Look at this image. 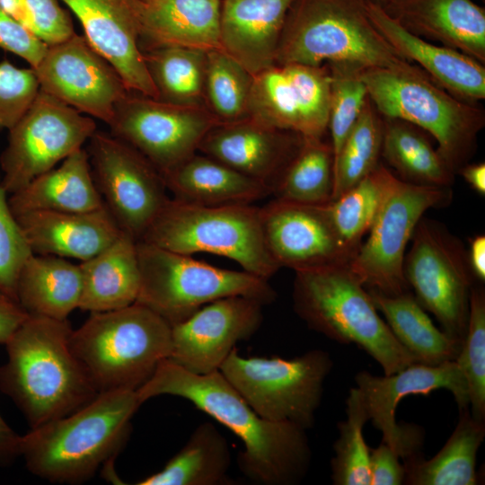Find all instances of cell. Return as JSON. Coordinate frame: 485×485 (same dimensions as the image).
Listing matches in <instances>:
<instances>
[{
    "label": "cell",
    "instance_id": "cell-1",
    "mask_svg": "<svg viewBox=\"0 0 485 485\" xmlns=\"http://www.w3.org/2000/svg\"><path fill=\"white\" fill-rule=\"evenodd\" d=\"M137 393L141 403L160 395L183 398L228 428L243 443L239 468L255 483L292 485L308 471L312 453L306 430L260 416L219 370L197 375L166 358Z\"/></svg>",
    "mask_w": 485,
    "mask_h": 485
},
{
    "label": "cell",
    "instance_id": "cell-2",
    "mask_svg": "<svg viewBox=\"0 0 485 485\" xmlns=\"http://www.w3.org/2000/svg\"><path fill=\"white\" fill-rule=\"evenodd\" d=\"M72 331L67 320L29 314L4 344L0 390L31 428L81 409L99 393L72 351Z\"/></svg>",
    "mask_w": 485,
    "mask_h": 485
},
{
    "label": "cell",
    "instance_id": "cell-3",
    "mask_svg": "<svg viewBox=\"0 0 485 485\" xmlns=\"http://www.w3.org/2000/svg\"><path fill=\"white\" fill-rule=\"evenodd\" d=\"M141 404L136 390L99 392L81 409L21 436L19 455L44 480L84 482L125 445Z\"/></svg>",
    "mask_w": 485,
    "mask_h": 485
},
{
    "label": "cell",
    "instance_id": "cell-4",
    "mask_svg": "<svg viewBox=\"0 0 485 485\" xmlns=\"http://www.w3.org/2000/svg\"><path fill=\"white\" fill-rule=\"evenodd\" d=\"M289 63L427 75L401 57L375 29L366 0H295L276 54V65Z\"/></svg>",
    "mask_w": 485,
    "mask_h": 485
},
{
    "label": "cell",
    "instance_id": "cell-5",
    "mask_svg": "<svg viewBox=\"0 0 485 485\" xmlns=\"http://www.w3.org/2000/svg\"><path fill=\"white\" fill-rule=\"evenodd\" d=\"M293 306L307 326L370 355L385 375L417 363L379 315L348 263L295 271Z\"/></svg>",
    "mask_w": 485,
    "mask_h": 485
},
{
    "label": "cell",
    "instance_id": "cell-6",
    "mask_svg": "<svg viewBox=\"0 0 485 485\" xmlns=\"http://www.w3.org/2000/svg\"><path fill=\"white\" fill-rule=\"evenodd\" d=\"M72 351L98 392L137 390L169 357L172 326L139 304L91 313L70 337Z\"/></svg>",
    "mask_w": 485,
    "mask_h": 485
},
{
    "label": "cell",
    "instance_id": "cell-7",
    "mask_svg": "<svg viewBox=\"0 0 485 485\" xmlns=\"http://www.w3.org/2000/svg\"><path fill=\"white\" fill-rule=\"evenodd\" d=\"M368 97L384 118L407 121L431 136L455 175L475 153L485 114L436 84L427 75L384 68H362Z\"/></svg>",
    "mask_w": 485,
    "mask_h": 485
},
{
    "label": "cell",
    "instance_id": "cell-8",
    "mask_svg": "<svg viewBox=\"0 0 485 485\" xmlns=\"http://www.w3.org/2000/svg\"><path fill=\"white\" fill-rule=\"evenodd\" d=\"M139 241L183 254L219 255L266 280L280 269L253 204L199 206L170 198Z\"/></svg>",
    "mask_w": 485,
    "mask_h": 485
},
{
    "label": "cell",
    "instance_id": "cell-9",
    "mask_svg": "<svg viewBox=\"0 0 485 485\" xmlns=\"http://www.w3.org/2000/svg\"><path fill=\"white\" fill-rule=\"evenodd\" d=\"M140 288L136 303L177 324L215 300L242 295L262 304L277 294L268 280L245 270H232L137 241Z\"/></svg>",
    "mask_w": 485,
    "mask_h": 485
},
{
    "label": "cell",
    "instance_id": "cell-10",
    "mask_svg": "<svg viewBox=\"0 0 485 485\" xmlns=\"http://www.w3.org/2000/svg\"><path fill=\"white\" fill-rule=\"evenodd\" d=\"M332 366L330 354L322 349L282 358L245 357L235 348L219 371L260 416L306 430L314 424Z\"/></svg>",
    "mask_w": 485,
    "mask_h": 485
},
{
    "label": "cell",
    "instance_id": "cell-11",
    "mask_svg": "<svg viewBox=\"0 0 485 485\" xmlns=\"http://www.w3.org/2000/svg\"><path fill=\"white\" fill-rule=\"evenodd\" d=\"M403 272L409 287L443 331L463 342L468 326L474 278L463 242L442 223L424 216L411 237Z\"/></svg>",
    "mask_w": 485,
    "mask_h": 485
},
{
    "label": "cell",
    "instance_id": "cell-12",
    "mask_svg": "<svg viewBox=\"0 0 485 485\" xmlns=\"http://www.w3.org/2000/svg\"><path fill=\"white\" fill-rule=\"evenodd\" d=\"M451 199V187L414 184L393 175L366 241L348 263L366 289L387 295L410 291L403 272L407 245L424 213Z\"/></svg>",
    "mask_w": 485,
    "mask_h": 485
},
{
    "label": "cell",
    "instance_id": "cell-13",
    "mask_svg": "<svg viewBox=\"0 0 485 485\" xmlns=\"http://www.w3.org/2000/svg\"><path fill=\"white\" fill-rule=\"evenodd\" d=\"M97 130L94 119L40 89L37 96L8 130V141L0 155L7 194L25 187L83 148Z\"/></svg>",
    "mask_w": 485,
    "mask_h": 485
},
{
    "label": "cell",
    "instance_id": "cell-14",
    "mask_svg": "<svg viewBox=\"0 0 485 485\" xmlns=\"http://www.w3.org/2000/svg\"><path fill=\"white\" fill-rule=\"evenodd\" d=\"M87 142L93 178L105 207L122 232L141 240L170 198L162 173L110 132L97 129Z\"/></svg>",
    "mask_w": 485,
    "mask_h": 485
},
{
    "label": "cell",
    "instance_id": "cell-15",
    "mask_svg": "<svg viewBox=\"0 0 485 485\" xmlns=\"http://www.w3.org/2000/svg\"><path fill=\"white\" fill-rule=\"evenodd\" d=\"M218 123L206 105L172 104L129 92L117 104L108 126L163 175L197 153Z\"/></svg>",
    "mask_w": 485,
    "mask_h": 485
},
{
    "label": "cell",
    "instance_id": "cell-16",
    "mask_svg": "<svg viewBox=\"0 0 485 485\" xmlns=\"http://www.w3.org/2000/svg\"><path fill=\"white\" fill-rule=\"evenodd\" d=\"M331 77L326 65H275L253 75L248 117L304 137L328 130Z\"/></svg>",
    "mask_w": 485,
    "mask_h": 485
},
{
    "label": "cell",
    "instance_id": "cell-17",
    "mask_svg": "<svg viewBox=\"0 0 485 485\" xmlns=\"http://www.w3.org/2000/svg\"><path fill=\"white\" fill-rule=\"evenodd\" d=\"M355 383L369 420L382 432V442L403 460L419 454L423 441L418 427L396 422V409L403 398L445 389L454 395L459 411L470 408L467 384L455 360L437 366L414 363L384 376L361 371Z\"/></svg>",
    "mask_w": 485,
    "mask_h": 485
},
{
    "label": "cell",
    "instance_id": "cell-18",
    "mask_svg": "<svg viewBox=\"0 0 485 485\" xmlns=\"http://www.w3.org/2000/svg\"><path fill=\"white\" fill-rule=\"evenodd\" d=\"M33 69L41 91L108 125L117 104L130 92L113 66L84 35L75 33L48 46Z\"/></svg>",
    "mask_w": 485,
    "mask_h": 485
},
{
    "label": "cell",
    "instance_id": "cell-19",
    "mask_svg": "<svg viewBox=\"0 0 485 485\" xmlns=\"http://www.w3.org/2000/svg\"><path fill=\"white\" fill-rule=\"evenodd\" d=\"M260 302L242 295L210 302L184 321L172 326L168 359L181 368L206 375L219 367L242 340L261 325Z\"/></svg>",
    "mask_w": 485,
    "mask_h": 485
},
{
    "label": "cell",
    "instance_id": "cell-20",
    "mask_svg": "<svg viewBox=\"0 0 485 485\" xmlns=\"http://www.w3.org/2000/svg\"><path fill=\"white\" fill-rule=\"evenodd\" d=\"M260 216L265 242L280 268L299 271L352 260L336 233L327 203L274 198L260 207Z\"/></svg>",
    "mask_w": 485,
    "mask_h": 485
},
{
    "label": "cell",
    "instance_id": "cell-21",
    "mask_svg": "<svg viewBox=\"0 0 485 485\" xmlns=\"http://www.w3.org/2000/svg\"><path fill=\"white\" fill-rule=\"evenodd\" d=\"M61 1L76 15L87 40L113 66L128 89L157 100L140 48L137 0Z\"/></svg>",
    "mask_w": 485,
    "mask_h": 485
},
{
    "label": "cell",
    "instance_id": "cell-22",
    "mask_svg": "<svg viewBox=\"0 0 485 485\" xmlns=\"http://www.w3.org/2000/svg\"><path fill=\"white\" fill-rule=\"evenodd\" d=\"M303 139L297 133L247 117L216 124L204 137L198 151L264 184L272 194Z\"/></svg>",
    "mask_w": 485,
    "mask_h": 485
},
{
    "label": "cell",
    "instance_id": "cell-23",
    "mask_svg": "<svg viewBox=\"0 0 485 485\" xmlns=\"http://www.w3.org/2000/svg\"><path fill=\"white\" fill-rule=\"evenodd\" d=\"M366 8L373 25L390 46L405 60L422 69L436 84L469 103L476 104L485 98L483 64L412 34L373 0H366Z\"/></svg>",
    "mask_w": 485,
    "mask_h": 485
},
{
    "label": "cell",
    "instance_id": "cell-24",
    "mask_svg": "<svg viewBox=\"0 0 485 485\" xmlns=\"http://www.w3.org/2000/svg\"><path fill=\"white\" fill-rule=\"evenodd\" d=\"M404 29L485 63V9L472 0H373Z\"/></svg>",
    "mask_w": 485,
    "mask_h": 485
},
{
    "label": "cell",
    "instance_id": "cell-25",
    "mask_svg": "<svg viewBox=\"0 0 485 485\" xmlns=\"http://www.w3.org/2000/svg\"><path fill=\"white\" fill-rule=\"evenodd\" d=\"M33 254L84 261L122 233L105 205L87 212L38 210L15 216Z\"/></svg>",
    "mask_w": 485,
    "mask_h": 485
},
{
    "label": "cell",
    "instance_id": "cell-26",
    "mask_svg": "<svg viewBox=\"0 0 485 485\" xmlns=\"http://www.w3.org/2000/svg\"><path fill=\"white\" fill-rule=\"evenodd\" d=\"M295 0H221L220 48L252 75L276 65L288 11Z\"/></svg>",
    "mask_w": 485,
    "mask_h": 485
},
{
    "label": "cell",
    "instance_id": "cell-27",
    "mask_svg": "<svg viewBox=\"0 0 485 485\" xmlns=\"http://www.w3.org/2000/svg\"><path fill=\"white\" fill-rule=\"evenodd\" d=\"M220 7L221 0H137L140 43H146L144 49L159 45L220 48Z\"/></svg>",
    "mask_w": 485,
    "mask_h": 485
},
{
    "label": "cell",
    "instance_id": "cell-28",
    "mask_svg": "<svg viewBox=\"0 0 485 485\" xmlns=\"http://www.w3.org/2000/svg\"><path fill=\"white\" fill-rule=\"evenodd\" d=\"M172 198L192 205L253 204L271 194L264 184L204 154L163 174Z\"/></svg>",
    "mask_w": 485,
    "mask_h": 485
},
{
    "label": "cell",
    "instance_id": "cell-29",
    "mask_svg": "<svg viewBox=\"0 0 485 485\" xmlns=\"http://www.w3.org/2000/svg\"><path fill=\"white\" fill-rule=\"evenodd\" d=\"M15 216L38 210L87 212L104 206L94 183L88 154L81 148L53 168L10 195Z\"/></svg>",
    "mask_w": 485,
    "mask_h": 485
},
{
    "label": "cell",
    "instance_id": "cell-30",
    "mask_svg": "<svg viewBox=\"0 0 485 485\" xmlns=\"http://www.w3.org/2000/svg\"><path fill=\"white\" fill-rule=\"evenodd\" d=\"M137 242L122 232L110 245L79 264L82 274L79 309L101 313L136 303L140 288Z\"/></svg>",
    "mask_w": 485,
    "mask_h": 485
},
{
    "label": "cell",
    "instance_id": "cell-31",
    "mask_svg": "<svg viewBox=\"0 0 485 485\" xmlns=\"http://www.w3.org/2000/svg\"><path fill=\"white\" fill-rule=\"evenodd\" d=\"M82 274L65 258L31 254L16 283V300L30 315L67 320L79 306Z\"/></svg>",
    "mask_w": 485,
    "mask_h": 485
},
{
    "label": "cell",
    "instance_id": "cell-32",
    "mask_svg": "<svg viewBox=\"0 0 485 485\" xmlns=\"http://www.w3.org/2000/svg\"><path fill=\"white\" fill-rule=\"evenodd\" d=\"M367 291L396 340L417 363L437 366L457 358L463 342L438 330L411 292L387 295Z\"/></svg>",
    "mask_w": 485,
    "mask_h": 485
},
{
    "label": "cell",
    "instance_id": "cell-33",
    "mask_svg": "<svg viewBox=\"0 0 485 485\" xmlns=\"http://www.w3.org/2000/svg\"><path fill=\"white\" fill-rule=\"evenodd\" d=\"M454 432L429 460L417 454L403 460V483L410 485H475L476 456L484 439L485 422L475 419L470 408L459 411Z\"/></svg>",
    "mask_w": 485,
    "mask_h": 485
},
{
    "label": "cell",
    "instance_id": "cell-34",
    "mask_svg": "<svg viewBox=\"0 0 485 485\" xmlns=\"http://www.w3.org/2000/svg\"><path fill=\"white\" fill-rule=\"evenodd\" d=\"M230 446L210 422L199 424L165 466L137 485H218L229 483Z\"/></svg>",
    "mask_w": 485,
    "mask_h": 485
},
{
    "label": "cell",
    "instance_id": "cell-35",
    "mask_svg": "<svg viewBox=\"0 0 485 485\" xmlns=\"http://www.w3.org/2000/svg\"><path fill=\"white\" fill-rule=\"evenodd\" d=\"M381 156L402 181L427 186L451 187L450 171L427 133L404 120L384 118Z\"/></svg>",
    "mask_w": 485,
    "mask_h": 485
},
{
    "label": "cell",
    "instance_id": "cell-36",
    "mask_svg": "<svg viewBox=\"0 0 485 485\" xmlns=\"http://www.w3.org/2000/svg\"><path fill=\"white\" fill-rule=\"evenodd\" d=\"M142 52L158 93L157 100L179 105H206L207 50L181 45H159Z\"/></svg>",
    "mask_w": 485,
    "mask_h": 485
},
{
    "label": "cell",
    "instance_id": "cell-37",
    "mask_svg": "<svg viewBox=\"0 0 485 485\" xmlns=\"http://www.w3.org/2000/svg\"><path fill=\"white\" fill-rule=\"evenodd\" d=\"M334 187L333 153L323 137H304L303 143L276 183L275 198L303 204H325Z\"/></svg>",
    "mask_w": 485,
    "mask_h": 485
},
{
    "label": "cell",
    "instance_id": "cell-38",
    "mask_svg": "<svg viewBox=\"0 0 485 485\" xmlns=\"http://www.w3.org/2000/svg\"><path fill=\"white\" fill-rule=\"evenodd\" d=\"M393 175L380 163L366 177L327 203L336 233L352 258L371 228Z\"/></svg>",
    "mask_w": 485,
    "mask_h": 485
},
{
    "label": "cell",
    "instance_id": "cell-39",
    "mask_svg": "<svg viewBox=\"0 0 485 485\" xmlns=\"http://www.w3.org/2000/svg\"><path fill=\"white\" fill-rule=\"evenodd\" d=\"M384 133L383 117L368 99L340 152L333 160L332 198L356 185L380 163Z\"/></svg>",
    "mask_w": 485,
    "mask_h": 485
},
{
    "label": "cell",
    "instance_id": "cell-40",
    "mask_svg": "<svg viewBox=\"0 0 485 485\" xmlns=\"http://www.w3.org/2000/svg\"><path fill=\"white\" fill-rule=\"evenodd\" d=\"M253 75L221 48L207 50L205 102L220 123L248 117Z\"/></svg>",
    "mask_w": 485,
    "mask_h": 485
},
{
    "label": "cell",
    "instance_id": "cell-41",
    "mask_svg": "<svg viewBox=\"0 0 485 485\" xmlns=\"http://www.w3.org/2000/svg\"><path fill=\"white\" fill-rule=\"evenodd\" d=\"M346 413L347 419L337 425L331 480L335 485H370L369 447L363 436L369 418L356 387L349 390Z\"/></svg>",
    "mask_w": 485,
    "mask_h": 485
},
{
    "label": "cell",
    "instance_id": "cell-42",
    "mask_svg": "<svg viewBox=\"0 0 485 485\" xmlns=\"http://www.w3.org/2000/svg\"><path fill=\"white\" fill-rule=\"evenodd\" d=\"M468 390L472 416L485 420V291L481 283L471 290L468 326L455 359Z\"/></svg>",
    "mask_w": 485,
    "mask_h": 485
},
{
    "label": "cell",
    "instance_id": "cell-43",
    "mask_svg": "<svg viewBox=\"0 0 485 485\" xmlns=\"http://www.w3.org/2000/svg\"><path fill=\"white\" fill-rule=\"evenodd\" d=\"M331 77V98L328 128L333 160L356 124L366 100V87L359 76V68L328 63Z\"/></svg>",
    "mask_w": 485,
    "mask_h": 485
},
{
    "label": "cell",
    "instance_id": "cell-44",
    "mask_svg": "<svg viewBox=\"0 0 485 485\" xmlns=\"http://www.w3.org/2000/svg\"><path fill=\"white\" fill-rule=\"evenodd\" d=\"M0 5L48 46L75 33L70 14L57 0H0Z\"/></svg>",
    "mask_w": 485,
    "mask_h": 485
},
{
    "label": "cell",
    "instance_id": "cell-45",
    "mask_svg": "<svg viewBox=\"0 0 485 485\" xmlns=\"http://www.w3.org/2000/svg\"><path fill=\"white\" fill-rule=\"evenodd\" d=\"M0 181V290L16 300L19 272L32 254Z\"/></svg>",
    "mask_w": 485,
    "mask_h": 485
},
{
    "label": "cell",
    "instance_id": "cell-46",
    "mask_svg": "<svg viewBox=\"0 0 485 485\" xmlns=\"http://www.w3.org/2000/svg\"><path fill=\"white\" fill-rule=\"evenodd\" d=\"M40 91L33 68L0 62V132L9 130L23 115Z\"/></svg>",
    "mask_w": 485,
    "mask_h": 485
},
{
    "label": "cell",
    "instance_id": "cell-47",
    "mask_svg": "<svg viewBox=\"0 0 485 485\" xmlns=\"http://www.w3.org/2000/svg\"><path fill=\"white\" fill-rule=\"evenodd\" d=\"M0 48L24 59L35 68L48 45L15 21L0 5Z\"/></svg>",
    "mask_w": 485,
    "mask_h": 485
},
{
    "label": "cell",
    "instance_id": "cell-48",
    "mask_svg": "<svg viewBox=\"0 0 485 485\" xmlns=\"http://www.w3.org/2000/svg\"><path fill=\"white\" fill-rule=\"evenodd\" d=\"M400 455L384 442L369 448L370 485L403 484L405 469Z\"/></svg>",
    "mask_w": 485,
    "mask_h": 485
},
{
    "label": "cell",
    "instance_id": "cell-49",
    "mask_svg": "<svg viewBox=\"0 0 485 485\" xmlns=\"http://www.w3.org/2000/svg\"><path fill=\"white\" fill-rule=\"evenodd\" d=\"M28 315L17 301L0 290V344L7 342Z\"/></svg>",
    "mask_w": 485,
    "mask_h": 485
},
{
    "label": "cell",
    "instance_id": "cell-50",
    "mask_svg": "<svg viewBox=\"0 0 485 485\" xmlns=\"http://www.w3.org/2000/svg\"><path fill=\"white\" fill-rule=\"evenodd\" d=\"M467 257L472 273L480 283L485 280V236L479 234L470 239Z\"/></svg>",
    "mask_w": 485,
    "mask_h": 485
},
{
    "label": "cell",
    "instance_id": "cell-51",
    "mask_svg": "<svg viewBox=\"0 0 485 485\" xmlns=\"http://www.w3.org/2000/svg\"><path fill=\"white\" fill-rule=\"evenodd\" d=\"M21 436L18 435L0 414V463H8L19 456Z\"/></svg>",
    "mask_w": 485,
    "mask_h": 485
},
{
    "label": "cell",
    "instance_id": "cell-52",
    "mask_svg": "<svg viewBox=\"0 0 485 485\" xmlns=\"http://www.w3.org/2000/svg\"><path fill=\"white\" fill-rule=\"evenodd\" d=\"M468 185L481 196L485 195V164L484 163H467L458 172Z\"/></svg>",
    "mask_w": 485,
    "mask_h": 485
}]
</instances>
